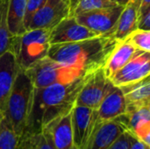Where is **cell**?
<instances>
[{"instance_id":"1","label":"cell","mask_w":150,"mask_h":149,"mask_svg":"<svg viewBox=\"0 0 150 149\" xmlns=\"http://www.w3.org/2000/svg\"><path fill=\"white\" fill-rule=\"evenodd\" d=\"M91 74L70 83L34 88L31 112L25 132L39 133L52 121L71 112L79 91Z\"/></svg>"},{"instance_id":"2","label":"cell","mask_w":150,"mask_h":149,"mask_svg":"<svg viewBox=\"0 0 150 149\" xmlns=\"http://www.w3.org/2000/svg\"><path fill=\"white\" fill-rule=\"evenodd\" d=\"M117 42L113 36L98 35L76 42L54 44L50 46L47 56L88 75L104 68Z\"/></svg>"},{"instance_id":"3","label":"cell","mask_w":150,"mask_h":149,"mask_svg":"<svg viewBox=\"0 0 150 149\" xmlns=\"http://www.w3.org/2000/svg\"><path fill=\"white\" fill-rule=\"evenodd\" d=\"M33 89V83L24 70L19 69L3 112L19 137L24 134L26 127L32 107Z\"/></svg>"},{"instance_id":"4","label":"cell","mask_w":150,"mask_h":149,"mask_svg":"<svg viewBox=\"0 0 150 149\" xmlns=\"http://www.w3.org/2000/svg\"><path fill=\"white\" fill-rule=\"evenodd\" d=\"M34 88H44L54 83H70L83 76L80 70L67 67L46 55L24 70Z\"/></svg>"},{"instance_id":"5","label":"cell","mask_w":150,"mask_h":149,"mask_svg":"<svg viewBox=\"0 0 150 149\" xmlns=\"http://www.w3.org/2000/svg\"><path fill=\"white\" fill-rule=\"evenodd\" d=\"M50 46L49 30L33 29L15 36L11 52L14 54L19 68L25 70L36 61L47 55Z\"/></svg>"},{"instance_id":"6","label":"cell","mask_w":150,"mask_h":149,"mask_svg":"<svg viewBox=\"0 0 150 149\" xmlns=\"http://www.w3.org/2000/svg\"><path fill=\"white\" fill-rule=\"evenodd\" d=\"M123 8L124 6L114 4L79 14L76 18L81 25L100 35L113 36Z\"/></svg>"},{"instance_id":"7","label":"cell","mask_w":150,"mask_h":149,"mask_svg":"<svg viewBox=\"0 0 150 149\" xmlns=\"http://www.w3.org/2000/svg\"><path fill=\"white\" fill-rule=\"evenodd\" d=\"M113 87L114 85L106 77L103 68H99L89 76L77 95L75 105H82L97 110L105 97Z\"/></svg>"},{"instance_id":"8","label":"cell","mask_w":150,"mask_h":149,"mask_svg":"<svg viewBox=\"0 0 150 149\" xmlns=\"http://www.w3.org/2000/svg\"><path fill=\"white\" fill-rule=\"evenodd\" d=\"M127 128V115L114 119L96 122L84 149H108Z\"/></svg>"},{"instance_id":"9","label":"cell","mask_w":150,"mask_h":149,"mask_svg":"<svg viewBox=\"0 0 150 149\" xmlns=\"http://www.w3.org/2000/svg\"><path fill=\"white\" fill-rule=\"evenodd\" d=\"M69 16H71L69 0H47L33 16L27 30H50Z\"/></svg>"},{"instance_id":"10","label":"cell","mask_w":150,"mask_h":149,"mask_svg":"<svg viewBox=\"0 0 150 149\" xmlns=\"http://www.w3.org/2000/svg\"><path fill=\"white\" fill-rule=\"evenodd\" d=\"M100 34L81 25L74 16L67 17L49 30L50 45L76 42Z\"/></svg>"},{"instance_id":"11","label":"cell","mask_w":150,"mask_h":149,"mask_svg":"<svg viewBox=\"0 0 150 149\" xmlns=\"http://www.w3.org/2000/svg\"><path fill=\"white\" fill-rule=\"evenodd\" d=\"M149 74L150 54L142 51L120 68L110 80L114 86L123 87L140 82Z\"/></svg>"},{"instance_id":"12","label":"cell","mask_w":150,"mask_h":149,"mask_svg":"<svg viewBox=\"0 0 150 149\" xmlns=\"http://www.w3.org/2000/svg\"><path fill=\"white\" fill-rule=\"evenodd\" d=\"M96 110L75 105L72 110L71 122L76 149H84L96 124Z\"/></svg>"},{"instance_id":"13","label":"cell","mask_w":150,"mask_h":149,"mask_svg":"<svg viewBox=\"0 0 150 149\" xmlns=\"http://www.w3.org/2000/svg\"><path fill=\"white\" fill-rule=\"evenodd\" d=\"M14 54L7 51L0 56V112L3 113L6 101L19 71Z\"/></svg>"},{"instance_id":"14","label":"cell","mask_w":150,"mask_h":149,"mask_svg":"<svg viewBox=\"0 0 150 149\" xmlns=\"http://www.w3.org/2000/svg\"><path fill=\"white\" fill-rule=\"evenodd\" d=\"M126 112L127 105L124 94L120 87L114 86L96 110V122L112 120L126 114Z\"/></svg>"},{"instance_id":"15","label":"cell","mask_w":150,"mask_h":149,"mask_svg":"<svg viewBox=\"0 0 150 149\" xmlns=\"http://www.w3.org/2000/svg\"><path fill=\"white\" fill-rule=\"evenodd\" d=\"M71 115L72 111L54 119L44 128L49 132L55 147L58 149H76Z\"/></svg>"},{"instance_id":"16","label":"cell","mask_w":150,"mask_h":149,"mask_svg":"<svg viewBox=\"0 0 150 149\" xmlns=\"http://www.w3.org/2000/svg\"><path fill=\"white\" fill-rule=\"evenodd\" d=\"M141 52L142 51L135 48L127 40L118 41L103 68L106 77L111 79V77L120 68H121Z\"/></svg>"},{"instance_id":"17","label":"cell","mask_w":150,"mask_h":149,"mask_svg":"<svg viewBox=\"0 0 150 149\" xmlns=\"http://www.w3.org/2000/svg\"><path fill=\"white\" fill-rule=\"evenodd\" d=\"M120 88L125 97L127 112H130L144 106H150L149 76L140 82Z\"/></svg>"},{"instance_id":"18","label":"cell","mask_w":150,"mask_h":149,"mask_svg":"<svg viewBox=\"0 0 150 149\" xmlns=\"http://www.w3.org/2000/svg\"><path fill=\"white\" fill-rule=\"evenodd\" d=\"M141 0H131L123 8L113 33V37L118 41L124 40L134 30L137 29L139 9Z\"/></svg>"},{"instance_id":"19","label":"cell","mask_w":150,"mask_h":149,"mask_svg":"<svg viewBox=\"0 0 150 149\" xmlns=\"http://www.w3.org/2000/svg\"><path fill=\"white\" fill-rule=\"evenodd\" d=\"M26 0H8L6 22L11 33L14 36L22 35L26 32L25 26Z\"/></svg>"},{"instance_id":"20","label":"cell","mask_w":150,"mask_h":149,"mask_svg":"<svg viewBox=\"0 0 150 149\" xmlns=\"http://www.w3.org/2000/svg\"><path fill=\"white\" fill-rule=\"evenodd\" d=\"M8 0H0V56L12 48L15 36L9 31L6 14H7Z\"/></svg>"},{"instance_id":"21","label":"cell","mask_w":150,"mask_h":149,"mask_svg":"<svg viewBox=\"0 0 150 149\" xmlns=\"http://www.w3.org/2000/svg\"><path fill=\"white\" fill-rule=\"evenodd\" d=\"M20 138L16 134L9 120L3 114L0 119V149H16Z\"/></svg>"},{"instance_id":"22","label":"cell","mask_w":150,"mask_h":149,"mask_svg":"<svg viewBox=\"0 0 150 149\" xmlns=\"http://www.w3.org/2000/svg\"><path fill=\"white\" fill-rule=\"evenodd\" d=\"M117 4L116 3L109 0H77L71 8V16H77L79 14L99 9L104 7H109Z\"/></svg>"},{"instance_id":"23","label":"cell","mask_w":150,"mask_h":149,"mask_svg":"<svg viewBox=\"0 0 150 149\" xmlns=\"http://www.w3.org/2000/svg\"><path fill=\"white\" fill-rule=\"evenodd\" d=\"M126 40L141 51H150V31L136 29L133 31Z\"/></svg>"},{"instance_id":"24","label":"cell","mask_w":150,"mask_h":149,"mask_svg":"<svg viewBox=\"0 0 150 149\" xmlns=\"http://www.w3.org/2000/svg\"><path fill=\"white\" fill-rule=\"evenodd\" d=\"M47 0H26L25 5V26L27 31L30 21L34 15V13L46 3Z\"/></svg>"},{"instance_id":"25","label":"cell","mask_w":150,"mask_h":149,"mask_svg":"<svg viewBox=\"0 0 150 149\" xmlns=\"http://www.w3.org/2000/svg\"><path fill=\"white\" fill-rule=\"evenodd\" d=\"M134 135L128 130L125 131L108 149H130Z\"/></svg>"},{"instance_id":"26","label":"cell","mask_w":150,"mask_h":149,"mask_svg":"<svg viewBox=\"0 0 150 149\" xmlns=\"http://www.w3.org/2000/svg\"><path fill=\"white\" fill-rule=\"evenodd\" d=\"M35 149H58L51 137L49 132L43 129L37 134V142Z\"/></svg>"},{"instance_id":"27","label":"cell","mask_w":150,"mask_h":149,"mask_svg":"<svg viewBox=\"0 0 150 149\" xmlns=\"http://www.w3.org/2000/svg\"><path fill=\"white\" fill-rule=\"evenodd\" d=\"M37 134L25 132L21 136L19 143L16 149H35L37 142Z\"/></svg>"},{"instance_id":"28","label":"cell","mask_w":150,"mask_h":149,"mask_svg":"<svg viewBox=\"0 0 150 149\" xmlns=\"http://www.w3.org/2000/svg\"><path fill=\"white\" fill-rule=\"evenodd\" d=\"M137 29L150 31V7L143 11L139 10Z\"/></svg>"},{"instance_id":"29","label":"cell","mask_w":150,"mask_h":149,"mask_svg":"<svg viewBox=\"0 0 150 149\" xmlns=\"http://www.w3.org/2000/svg\"><path fill=\"white\" fill-rule=\"evenodd\" d=\"M150 147L149 146H146L143 142H142L141 141H139L136 137H134L133 142H132V145H131V148L130 149H149Z\"/></svg>"},{"instance_id":"30","label":"cell","mask_w":150,"mask_h":149,"mask_svg":"<svg viewBox=\"0 0 150 149\" xmlns=\"http://www.w3.org/2000/svg\"><path fill=\"white\" fill-rule=\"evenodd\" d=\"M150 7V0H141V5H140V11L146 10Z\"/></svg>"},{"instance_id":"31","label":"cell","mask_w":150,"mask_h":149,"mask_svg":"<svg viewBox=\"0 0 150 149\" xmlns=\"http://www.w3.org/2000/svg\"><path fill=\"white\" fill-rule=\"evenodd\" d=\"M131 0H115V3L119 5H121V6H125L128 2H130Z\"/></svg>"},{"instance_id":"32","label":"cell","mask_w":150,"mask_h":149,"mask_svg":"<svg viewBox=\"0 0 150 149\" xmlns=\"http://www.w3.org/2000/svg\"><path fill=\"white\" fill-rule=\"evenodd\" d=\"M109 1H111V2H113V3H115V0H109Z\"/></svg>"},{"instance_id":"33","label":"cell","mask_w":150,"mask_h":149,"mask_svg":"<svg viewBox=\"0 0 150 149\" xmlns=\"http://www.w3.org/2000/svg\"><path fill=\"white\" fill-rule=\"evenodd\" d=\"M2 115H3V113H1V112H0V119H1V117H2Z\"/></svg>"},{"instance_id":"34","label":"cell","mask_w":150,"mask_h":149,"mask_svg":"<svg viewBox=\"0 0 150 149\" xmlns=\"http://www.w3.org/2000/svg\"><path fill=\"white\" fill-rule=\"evenodd\" d=\"M69 2H70V0H69Z\"/></svg>"},{"instance_id":"35","label":"cell","mask_w":150,"mask_h":149,"mask_svg":"<svg viewBox=\"0 0 150 149\" xmlns=\"http://www.w3.org/2000/svg\"><path fill=\"white\" fill-rule=\"evenodd\" d=\"M149 149H150V148H149Z\"/></svg>"}]
</instances>
